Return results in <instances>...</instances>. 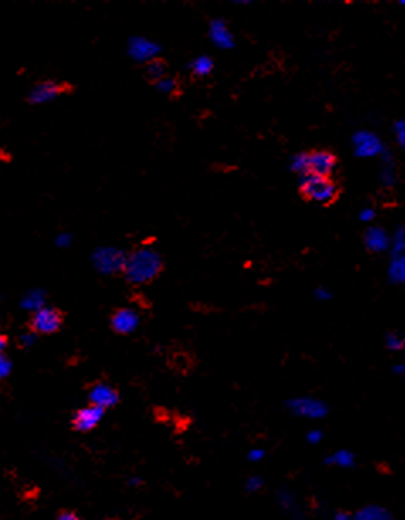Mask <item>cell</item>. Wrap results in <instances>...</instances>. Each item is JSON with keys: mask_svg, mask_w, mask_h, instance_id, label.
I'll return each mask as SVG.
<instances>
[{"mask_svg": "<svg viewBox=\"0 0 405 520\" xmlns=\"http://www.w3.org/2000/svg\"><path fill=\"white\" fill-rule=\"evenodd\" d=\"M71 243H73V236L68 233H60L56 237H54V244H56L58 248L61 249H67L71 246Z\"/></svg>", "mask_w": 405, "mask_h": 520, "instance_id": "33", "label": "cell"}, {"mask_svg": "<svg viewBox=\"0 0 405 520\" xmlns=\"http://www.w3.org/2000/svg\"><path fill=\"white\" fill-rule=\"evenodd\" d=\"M336 156L329 151L317 150L309 153V175H319V176H331L332 172L336 169Z\"/></svg>", "mask_w": 405, "mask_h": 520, "instance_id": "9", "label": "cell"}, {"mask_svg": "<svg viewBox=\"0 0 405 520\" xmlns=\"http://www.w3.org/2000/svg\"><path fill=\"white\" fill-rule=\"evenodd\" d=\"M104 412L106 410L99 409V407L95 405L83 407V409L75 412L73 418H71V424H73V427L77 429L78 432H89L100 424V421L104 418Z\"/></svg>", "mask_w": 405, "mask_h": 520, "instance_id": "10", "label": "cell"}, {"mask_svg": "<svg viewBox=\"0 0 405 520\" xmlns=\"http://www.w3.org/2000/svg\"><path fill=\"white\" fill-rule=\"evenodd\" d=\"M209 39L212 45L217 46L219 49H233L236 45L233 31L227 27L224 19H212L209 24Z\"/></svg>", "mask_w": 405, "mask_h": 520, "instance_id": "11", "label": "cell"}, {"mask_svg": "<svg viewBox=\"0 0 405 520\" xmlns=\"http://www.w3.org/2000/svg\"><path fill=\"white\" fill-rule=\"evenodd\" d=\"M128 252L115 246H100L93 249L92 265L100 274L122 273Z\"/></svg>", "mask_w": 405, "mask_h": 520, "instance_id": "4", "label": "cell"}, {"mask_svg": "<svg viewBox=\"0 0 405 520\" xmlns=\"http://www.w3.org/2000/svg\"><path fill=\"white\" fill-rule=\"evenodd\" d=\"M380 182L385 189H392L397 183L395 160L389 150L383 151V154L380 156Z\"/></svg>", "mask_w": 405, "mask_h": 520, "instance_id": "15", "label": "cell"}, {"mask_svg": "<svg viewBox=\"0 0 405 520\" xmlns=\"http://www.w3.org/2000/svg\"><path fill=\"white\" fill-rule=\"evenodd\" d=\"M189 70L195 77H207L214 71V60L209 55H200L190 61Z\"/></svg>", "mask_w": 405, "mask_h": 520, "instance_id": "20", "label": "cell"}, {"mask_svg": "<svg viewBox=\"0 0 405 520\" xmlns=\"http://www.w3.org/2000/svg\"><path fill=\"white\" fill-rule=\"evenodd\" d=\"M36 341H38V334H36L34 331L23 332V334L19 335V344L23 346V348H32V346L36 344Z\"/></svg>", "mask_w": 405, "mask_h": 520, "instance_id": "30", "label": "cell"}, {"mask_svg": "<svg viewBox=\"0 0 405 520\" xmlns=\"http://www.w3.org/2000/svg\"><path fill=\"white\" fill-rule=\"evenodd\" d=\"M305 440L310 446H317V444H321L324 440V432L321 429H310L305 434Z\"/></svg>", "mask_w": 405, "mask_h": 520, "instance_id": "31", "label": "cell"}, {"mask_svg": "<svg viewBox=\"0 0 405 520\" xmlns=\"http://www.w3.org/2000/svg\"><path fill=\"white\" fill-rule=\"evenodd\" d=\"M329 520H353V514H349V512L346 510H338L331 515Z\"/></svg>", "mask_w": 405, "mask_h": 520, "instance_id": "36", "label": "cell"}, {"mask_svg": "<svg viewBox=\"0 0 405 520\" xmlns=\"http://www.w3.org/2000/svg\"><path fill=\"white\" fill-rule=\"evenodd\" d=\"M246 458H248V461H251V463H262L266 458V449L265 447H253V449L248 451Z\"/></svg>", "mask_w": 405, "mask_h": 520, "instance_id": "29", "label": "cell"}, {"mask_svg": "<svg viewBox=\"0 0 405 520\" xmlns=\"http://www.w3.org/2000/svg\"><path fill=\"white\" fill-rule=\"evenodd\" d=\"M89 400H90V405H95V407H99V409L106 410V409H111V407L117 405L119 393H117V390L112 388L111 385L97 383L92 390H90Z\"/></svg>", "mask_w": 405, "mask_h": 520, "instance_id": "12", "label": "cell"}, {"mask_svg": "<svg viewBox=\"0 0 405 520\" xmlns=\"http://www.w3.org/2000/svg\"><path fill=\"white\" fill-rule=\"evenodd\" d=\"M324 464L334 466V468H341V469H351L356 466V454H354L351 449L341 447V449L332 451L329 456H325Z\"/></svg>", "mask_w": 405, "mask_h": 520, "instance_id": "17", "label": "cell"}, {"mask_svg": "<svg viewBox=\"0 0 405 520\" xmlns=\"http://www.w3.org/2000/svg\"><path fill=\"white\" fill-rule=\"evenodd\" d=\"M236 3H241V5H248V3H253L251 0H236Z\"/></svg>", "mask_w": 405, "mask_h": 520, "instance_id": "41", "label": "cell"}, {"mask_svg": "<svg viewBox=\"0 0 405 520\" xmlns=\"http://www.w3.org/2000/svg\"><path fill=\"white\" fill-rule=\"evenodd\" d=\"M12 371V361L5 355H0V380H5Z\"/></svg>", "mask_w": 405, "mask_h": 520, "instance_id": "32", "label": "cell"}, {"mask_svg": "<svg viewBox=\"0 0 405 520\" xmlns=\"http://www.w3.org/2000/svg\"><path fill=\"white\" fill-rule=\"evenodd\" d=\"M154 85H157L158 92L165 93V95H172V93H175L178 90V82L173 77H168V75L165 78H161L160 82L154 83Z\"/></svg>", "mask_w": 405, "mask_h": 520, "instance_id": "26", "label": "cell"}, {"mask_svg": "<svg viewBox=\"0 0 405 520\" xmlns=\"http://www.w3.org/2000/svg\"><path fill=\"white\" fill-rule=\"evenodd\" d=\"M390 258H397L405 252V227L399 226L390 234Z\"/></svg>", "mask_w": 405, "mask_h": 520, "instance_id": "22", "label": "cell"}, {"mask_svg": "<svg viewBox=\"0 0 405 520\" xmlns=\"http://www.w3.org/2000/svg\"><path fill=\"white\" fill-rule=\"evenodd\" d=\"M0 302H2V297H0Z\"/></svg>", "mask_w": 405, "mask_h": 520, "instance_id": "43", "label": "cell"}, {"mask_svg": "<svg viewBox=\"0 0 405 520\" xmlns=\"http://www.w3.org/2000/svg\"><path fill=\"white\" fill-rule=\"evenodd\" d=\"M277 504L281 510H285L287 514H295V512L300 510L299 507V498L297 493L294 492L288 486H281L280 490L277 492Z\"/></svg>", "mask_w": 405, "mask_h": 520, "instance_id": "19", "label": "cell"}, {"mask_svg": "<svg viewBox=\"0 0 405 520\" xmlns=\"http://www.w3.org/2000/svg\"><path fill=\"white\" fill-rule=\"evenodd\" d=\"M285 409L292 415L299 418H307V421H321L329 415V405L324 400L310 395H299L292 397L285 402Z\"/></svg>", "mask_w": 405, "mask_h": 520, "instance_id": "3", "label": "cell"}, {"mask_svg": "<svg viewBox=\"0 0 405 520\" xmlns=\"http://www.w3.org/2000/svg\"><path fill=\"white\" fill-rule=\"evenodd\" d=\"M163 268L161 255L151 246H141L128 252L124 274L126 280L132 285H146L158 276Z\"/></svg>", "mask_w": 405, "mask_h": 520, "instance_id": "1", "label": "cell"}, {"mask_svg": "<svg viewBox=\"0 0 405 520\" xmlns=\"http://www.w3.org/2000/svg\"><path fill=\"white\" fill-rule=\"evenodd\" d=\"M111 326L117 334H131L139 326V314L132 309L115 310L111 319Z\"/></svg>", "mask_w": 405, "mask_h": 520, "instance_id": "13", "label": "cell"}, {"mask_svg": "<svg viewBox=\"0 0 405 520\" xmlns=\"http://www.w3.org/2000/svg\"><path fill=\"white\" fill-rule=\"evenodd\" d=\"M393 373H395L397 377L404 378V380H405V364L404 363L395 364V366H393Z\"/></svg>", "mask_w": 405, "mask_h": 520, "instance_id": "38", "label": "cell"}, {"mask_svg": "<svg viewBox=\"0 0 405 520\" xmlns=\"http://www.w3.org/2000/svg\"><path fill=\"white\" fill-rule=\"evenodd\" d=\"M56 520H80V519H78L73 512H63V514L58 515Z\"/></svg>", "mask_w": 405, "mask_h": 520, "instance_id": "37", "label": "cell"}, {"mask_svg": "<svg viewBox=\"0 0 405 520\" xmlns=\"http://www.w3.org/2000/svg\"><path fill=\"white\" fill-rule=\"evenodd\" d=\"M393 134H395L399 147L405 153V121H397L393 124Z\"/></svg>", "mask_w": 405, "mask_h": 520, "instance_id": "28", "label": "cell"}, {"mask_svg": "<svg viewBox=\"0 0 405 520\" xmlns=\"http://www.w3.org/2000/svg\"><path fill=\"white\" fill-rule=\"evenodd\" d=\"M128 485L129 486H139V485H143V480H141L139 476H131V478L128 480Z\"/></svg>", "mask_w": 405, "mask_h": 520, "instance_id": "39", "label": "cell"}, {"mask_svg": "<svg viewBox=\"0 0 405 520\" xmlns=\"http://www.w3.org/2000/svg\"><path fill=\"white\" fill-rule=\"evenodd\" d=\"M385 346L389 351L393 353H400L405 349V338L399 332H389L385 335Z\"/></svg>", "mask_w": 405, "mask_h": 520, "instance_id": "25", "label": "cell"}, {"mask_svg": "<svg viewBox=\"0 0 405 520\" xmlns=\"http://www.w3.org/2000/svg\"><path fill=\"white\" fill-rule=\"evenodd\" d=\"M314 298H316L317 302H329L332 298V292L325 287H317L316 290H314Z\"/></svg>", "mask_w": 405, "mask_h": 520, "instance_id": "34", "label": "cell"}, {"mask_svg": "<svg viewBox=\"0 0 405 520\" xmlns=\"http://www.w3.org/2000/svg\"><path fill=\"white\" fill-rule=\"evenodd\" d=\"M19 307L23 310H27V312L32 314L41 310L43 307H46L45 290H41V288H31V290H27L26 294L23 295V298H21Z\"/></svg>", "mask_w": 405, "mask_h": 520, "instance_id": "18", "label": "cell"}, {"mask_svg": "<svg viewBox=\"0 0 405 520\" xmlns=\"http://www.w3.org/2000/svg\"><path fill=\"white\" fill-rule=\"evenodd\" d=\"M400 3H402V5H405V0H402V2H400Z\"/></svg>", "mask_w": 405, "mask_h": 520, "instance_id": "42", "label": "cell"}, {"mask_svg": "<svg viewBox=\"0 0 405 520\" xmlns=\"http://www.w3.org/2000/svg\"><path fill=\"white\" fill-rule=\"evenodd\" d=\"M389 280L393 285H405V252L397 258H390Z\"/></svg>", "mask_w": 405, "mask_h": 520, "instance_id": "21", "label": "cell"}, {"mask_svg": "<svg viewBox=\"0 0 405 520\" xmlns=\"http://www.w3.org/2000/svg\"><path fill=\"white\" fill-rule=\"evenodd\" d=\"M263 486H265V480H263L259 475L249 476V478L246 480V483H244V490L248 493H258V492H262Z\"/></svg>", "mask_w": 405, "mask_h": 520, "instance_id": "27", "label": "cell"}, {"mask_svg": "<svg viewBox=\"0 0 405 520\" xmlns=\"http://www.w3.org/2000/svg\"><path fill=\"white\" fill-rule=\"evenodd\" d=\"M146 73L150 80H153L154 83L160 82L161 78L166 77V64L163 63L161 60L151 61V63H148V67H146Z\"/></svg>", "mask_w": 405, "mask_h": 520, "instance_id": "24", "label": "cell"}, {"mask_svg": "<svg viewBox=\"0 0 405 520\" xmlns=\"http://www.w3.org/2000/svg\"><path fill=\"white\" fill-rule=\"evenodd\" d=\"M63 324V316L58 309L53 307H43L41 310L32 314L31 327L36 334H53Z\"/></svg>", "mask_w": 405, "mask_h": 520, "instance_id": "7", "label": "cell"}, {"mask_svg": "<svg viewBox=\"0 0 405 520\" xmlns=\"http://www.w3.org/2000/svg\"><path fill=\"white\" fill-rule=\"evenodd\" d=\"M161 49L160 43L146 36H131L128 41V56L136 63H151L158 60Z\"/></svg>", "mask_w": 405, "mask_h": 520, "instance_id": "6", "label": "cell"}, {"mask_svg": "<svg viewBox=\"0 0 405 520\" xmlns=\"http://www.w3.org/2000/svg\"><path fill=\"white\" fill-rule=\"evenodd\" d=\"M68 86L65 83L53 82V80H45L38 85H34V88L29 92L27 102L32 106H41V104H48L51 100L58 99L63 92H67Z\"/></svg>", "mask_w": 405, "mask_h": 520, "instance_id": "8", "label": "cell"}, {"mask_svg": "<svg viewBox=\"0 0 405 520\" xmlns=\"http://www.w3.org/2000/svg\"><path fill=\"white\" fill-rule=\"evenodd\" d=\"M5 348H7V338L2 334V332H0V355H3Z\"/></svg>", "mask_w": 405, "mask_h": 520, "instance_id": "40", "label": "cell"}, {"mask_svg": "<svg viewBox=\"0 0 405 520\" xmlns=\"http://www.w3.org/2000/svg\"><path fill=\"white\" fill-rule=\"evenodd\" d=\"M300 192L316 204H329L338 195V187L327 176L303 175L299 180Z\"/></svg>", "mask_w": 405, "mask_h": 520, "instance_id": "2", "label": "cell"}, {"mask_svg": "<svg viewBox=\"0 0 405 520\" xmlns=\"http://www.w3.org/2000/svg\"><path fill=\"white\" fill-rule=\"evenodd\" d=\"M364 246L371 252H385L390 249V233L385 227L371 226L364 233Z\"/></svg>", "mask_w": 405, "mask_h": 520, "instance_id": "14", "label": "cell"}, {"mask_svg": "<svg viewBox=\"0 0 405 520\" xmlns=\"http://www.w3.org/2000/svg\"><path fill=\"white\" fill-rule=\"evenodd\" d=\"M358 217H360V220L363 224H370V222H373L375 217H377V212H375V209H371V207H364V209H361Z\"/></svg>", "mask_w": 405, "mask_h": 520, "instance_id": "35", "label": "cell"}, {"mask_svg": "<svg viewBox=\"0 0 405 520\" xmlns=\"http://www.w3.org/2000/svg\"><path fill=\"white\" fill-rule=\"evenodd\" d=\"M353 153L361 160H371V158H380L383 151L386 150L383 144L382 137L377 132L370 129H360L351 136Z\"/></svg>", "mask_w": 405, "mask_h": 520, "instance_id": "5", "label": "cell"}, {"mask_svg": "<svg viewBox=\"0 0 405 520\" xmlns=\"http://www.w3.org/2000/svg\"><path fill=\"white\" fill-rule=\"evenodd\" d=\"M290 169L299 176L309 175V153H297L290 158Z\"/></svg>", "mask_w": 405, "mask_h": 520, "instance_id": "23", "label": "cell"}, {"mask_svg": "<svg viewBox=\"0 0 405 520\" xmlns=\"http://www.w3.org/2000/svg\"><path fill=\"white\" fill-rule=\"evenodd\" d=\"M353 520H397L395 515L383 505L370 504L354 512Z\"/></svg>", "mask_w": 405, "mask_h": 520, "instance_id": "16", "label": "cell"}]
</instances>
